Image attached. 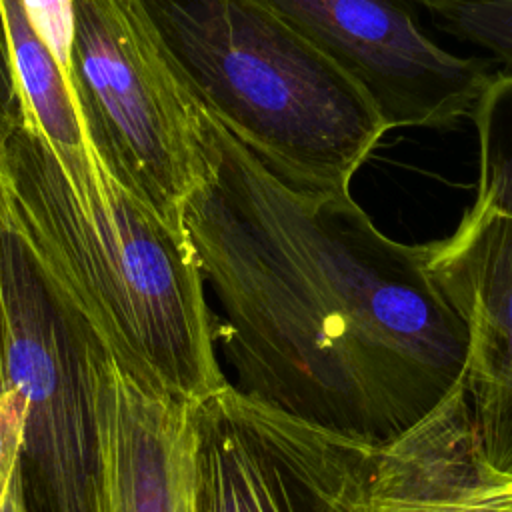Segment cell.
<instances>
[{"label": "cell", "instance_id": "obj_1", "mask_svg": "<svg viewBox=\"0 0 512 512\" xmlns=\"http://www.w3.org/2000/svg\"><path fill=\"white\" fill-rule=\"evenodd\" d=\"M204 134L182 222L234 386L374 450L396 444L466 370L468 330L428 246L388 238L350 192L294 186L206 108Z\"/></svg>", "mask_w": 512, "mask_h": 512}, {"label": "cell", "instance_id": "obj_2", "mask_svg": "<svg viewBox=\"0 0 512 512\" xmlns=\"http://www.w3.org/2000/svg\"><path fill=\"white\" fill-rule=\"evenodd\" d=\"M6 176V230L104 352L144 386L188 402L228 382L188 236L102 164L92 186L76 188L24 116L6 134Z\"/></svg>", "mask_w": 512, "mask_h": 512}, {"label": "cell", "instance_id": "obj_3", "mask_svg": "<svg viewBox=\"0 0 512 512\" xmlns=\"http://www.w3.org/2000/svg\"><path fill=\"white\" fill-rule=\"evenodd\" d=\"M196 100L282 178L350 182L388 132L368 96L264 0H136Z\"/></svg>", "mask_w": 512, "mask_h": 512}, {"label": "cell", "instance_id": "obj_4", "mask_svg": "<svg viewBox=\"0 0 512 512\" xmlns=\"http://www.w3.org/2000/svg\"><path fill=\"white\" fill-rule=\"evenodd\" d=\"M68 84L86 142L174 232L206 172L204 108L136 0H70Z\"/></svg>", "mask_w": 512, "mask_h": 512}, {"label": "cell", "instance_id": "obj_5", "mask_svg": "<svg viewBox=\"0 0 512 512\" xmlns=\"http://www.w3.org/2000/svg\"><path fill=\"white\" fill-rule=\"evenodd\" d=\"M194 512H376L378 454L226 382L192 402Z\"/></svg>", "mask_w": 512, "mask_h": 512}, {"label": "cell", "instance_id": "obj_6", "mask_svg": "<svg viewBox=\"0 0 512 512\" xmlns=\"http://www.w3.org/2000/svg\"><path fill=\"white\" fill-rule=\"evenodd\" d=\"M0 290L8 376L24 398L20 472L28 512H98L86 332L8 230L0 240Z\"/></svg>", "mask_w": 512, "mask_h": 512}, {"label": "cell", "instance_id": "obj_7", "mask_svg": "<svg viewBox=\"0 0 512 512\" xmlns=\"http://www.w3.org/2000/svg\"><path fill=\"white\" fill-rule=\"evenodd\" d=\"M368 96L386 128H448L492 82L490 62L426 34L424 0H264Z\"/></svg>", "mask_w": 512, "mask_h": 512}, {"label": "cell", "instance_id": "obj_8", "mask_svg": "<svg viewBox=\"0 0 512 512\" xmlns=\"http://www.w3.org/2000/svg\"><path fill=\"white\" fill-rule=\"evenodd\" d=\"M428 268L468 330L474 452L512 476V218L472 208L450 238L428 244Z\"/></svg>", "mask_w": 512, "mask_h": 512}, {"label": "cell", "instance_id": "obj_9", "mask_svg": "<svg viewBox=\"0 0 512 512\" xmlns=\"http://www.w3.org/2000/svg\"><path fill=\"white\" fill-rule=\"evenodd\" d=\"M84 364L98 512H194L192 402L138 382L88 332Z\"/></svg>", "mask_w": 512, "mask_h": 512}, {"label": "cell", "instance_id": "obj_10", "mask_svg": "<svg viewBox=\"0 0 512 512\" xmlns=\"http://www.w3.org/2000/svg\"><path fill=\"white\" fill-rule=\"evenodd\" d=\"M12 68L24 118L42 134L70 182H96L100 164L92 154L76 102L58 58L34 28L24 0H0Z\"/></svg>", "mask_w": 512, "mask_h": 512}, {"label": "cell", "instance_id": "obj_11", "mask_svg": "<svg viewBox=\"0 0 512 512\" xmlns=\"http://www.w3.org/2000/svg\"><path fill=\"white\" fill-rule=\"evenodd\" d=\"M478 188L472 208L512 218V68L496 72L474 108Z\"/></svg>", "mask_w": 512, "mask_h": 512}, {"label": "cell", "instance_id": "obj_12", "mask_svg": "<svg viewBox=\"0 0 512 512\" xmlns=\"http://www.w3.org/2000/svg\"><path fill=\"white\" fill-rule=\"evenodd\" d=\"M422 512H512V476L488 470L472 452L448 474L444 492Z\"/></svg>", "mask_w": 512, "mask_h": 512}, {"label": "cell", "instance_id": "obj_13", "mask_svg": "<svg viewBox=\"0 0 512 512\" xmlns=\"http://www.w3.org/2000/svg\"><path fill=\"white\" fill-rule=\"evenodd\" d=\"M24 442V398L10 382L0 396V510L10 492L14 478L20 472Z\"/></svg>", "mask_w": 512, "mask_h": 512}, {"label": "cell", "instance_id": "obj_14", "mask_svg": "<svg viewBox=\"0 0 512 512\" xmlns=\"http://www.w3.org/2000/svg\"><path fill=\"white\" fill-rule=\"evenodd\" d=\"M28 16L58 58L68 78V58L72 42V2L70 0H24Z\"/></svg>", "mask_w": 512, "mask_h": 512}, {"label": "cell", "instance_id": "obj_15", "mask_svg": "<svg viewBox=\"0 0 512 512\" xmlns=\"http://www.w3.org/2000/svg\"><path fill=\"white\" fill-rule=\"evenodd\" d=\"M22 116L24 112L20 106L16 76L12 68V58H10V48H8V38H6L4 20H2V8H0V122L12 124Z\"/></svg>", "mask_w": 512, "mask_h": 512}, {"label": "cell", "instance_id": "obj_16", "mask_svg": "<svg viewBox=\"0 0 512 512\" xmlns=\"http://www.w3.org/2000/svg\"><path fill=\"white\" fill-rule=\"evenodd\" d=\"M14 124V122H12ZM8 122H0V240L8 224V176H6V134L12 128Z\"/></svg>", "mask_w": 512, "mask_h": 512}, {"label": "cell", "instance_id": "obj_17", "mask_svg": "<svg viewBox=\"0 0 512 512\" xmlns=\"http://www.w3.org/2000/svg\"><path fill=\"white\" fill-rule=\"evenodd\" d=\"M10 376H8V356H6V320H4V304H2V290H0V396L8 390Z\"/></svg>", "mask_w": 512, "mask_h": 512}, {"label": "cell", "instance_id": "obj_18", "mask_svg": "<svg viewBox=\"0 0 512 512\" xmlns=\"http://www.w3.org/2000/svg\"><path fill=\"white\" fill-rule=\"evenodd\" d=\"M0 512H28L26 496H24V486H22V474L20 472L14 478L12 486H10V492H8Z\"/></svg>", "mask_w": 512, "mask_h": 512}]
</instances>
